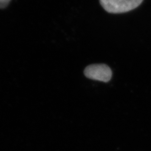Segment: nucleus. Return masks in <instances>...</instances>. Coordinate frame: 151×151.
<instances>
[{
    "instance_id": "nucleus-1",
    "label": "nucleus",
    "mask_w": 151,
    "mask_h": 151,
    "mask_svg": "<svg viewBox=\"0 0 151 151\" xmlns=\"http://www.w3.org/2000/svg\"><path fill=\"white\" fill-rule=\"evenodd\" d=\"M101 5L108 13H126L137 9L143 0H99Z\"/></svg>"
},
{
    "instance_id": "nucleus-2",
    "label": "nucleus",
    "mask_w": 151,
    "mask_h": 151,
    "mask_svg": "<svg viewBox=\"0 0 151 151\" xmlns=\"http://www.w3.org/2000/svg\"><path fill=\"white\" fill-rule=\"evenodd\" d=\"M86 77L92 80L107 83L112 77V71L105 64H91L86 67L84 71Z\"/></svg>"
},
{
    "instance_id": "nucleus-3",
    "label": "nucleus",
    "mask_w": 151,
    "mask_h": 151,
    "mask_svg": "<svg viewBox=\"0 0 151 151\" xmlns=\"http://www.w3.org/2000/svg\"><path fill=\"white\" fill-rule=\"evenodd\" d=\"M11 0H0V9L6 7L9 4Z\"/></svg>"
}]
</instances>
